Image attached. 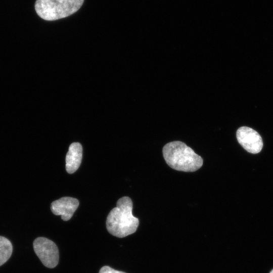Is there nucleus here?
Listing matches in <instances>:
<instances>
[{
    "label": "nucleus",
    "instance_id": "obj_10",
    "mask_svg": "<svg viewBox=\"0 0 273 273\" xmlns=\"http://www.w3.org/2000/svg\"><path fill=\"white\" fill-rule=\"evenodd\" d=\"M269 273H273V269L271 270V271Z\"/></svg>",
    "mask_w": 273,
    "mask_h": 273
},
{
    "label": "nucleus",
    "instance_id": "obj_9",
    "mask_svg": "<svg viewBox=\"0 0 273 273\" xmlns=\"http://www.w3.org/2000/svg\"><path fill=\"white\" fill-rule=\"evenodd\" d=\"M99 273H126L123 271H118L110 267L109 266H103L100 270Z\"/></svg>",
    "mask_w": 273,
    "mask_h": 273
},
{
    "label": "nucleus",
    "instance_id": "obj_7",
    "mask_svg": "<svg viewBox=\"0 0 273 273\" xmlns=\"http://www.w3.org/2000/svg\"><path fill=\"white\" fill-rule=\"evenodd\" d=\"M82 157L81 145L74 142L70 145L66 156V170L69 174L74 173L79 167Z\"/></svg>",
    "mask_w": 273,
    "mask_h": 273
},
{
    "label": "nucleus",
    "instance_id": "obj_6",
    "mask_svg": "<svg viewBox=\"0 0 273 273\" xmlns=\"http://www.w3.org/2000/svg\"><path fill=\"white\" fill-rule=\"evenodd\" d=\"M79 204V201L76 198L64 197L53 201L51 209L53 214L61 215L63 220L67 221L71 218Z\"/></svg>",
    "mask_w": 273,
    "mask_h": 273
},
{
    "label": "nucleus",
    "instance_id": "obj_4",
    "mask_svg": "<svg viewBox=\"0 0 273 273\" xmlns=\"http://www.w3.org/2000/svg\"><path fill=\"white\" fill-rule=\"evenodd\" d=\"M34 251L46 267L53 268L59 262V250L56 244L44 237H38L33 243Z\"/></svg>",
    "mask_w": 273,
    "mask_h": 273
},
{
    "label": "nucleus",
    "instance_id": "obj_3",
    "mask_svg": "<svg viewBox=\"0 0 273 273\" xmlns=\"http://www.w3.org/2000/svg\"><path fill=\"white\" fill-rule=\"evenodd\" d=\"M84 0H36L37 14L47 21H54L70 16L81 7Z\"/></svg>",
    "mask_w": 273,
    "mask_h": 273
},
{
    "label": "nucleus",
    "instance_id": "obj_5",
    "mask_svg": "<svg viewBox=\"0 0 273 273\" xmlns=\"http://www.w3.org/2000/svg\"><path fill=\"white\" fill-rule=\"evenodd\" d=\"M236 137L239 143L249 153H258L262 148L263 142L261 136L250 127H240L236 132Z\"/></svg>",
    "mask_w": 273,
    "mask_h": 273
},
{
    "label": "nucleus",
    "instance_id": "obj_1",
    "mask_svg": "<svg viewBox=\"0 0 273 273\" xmlns=\"http://www.w3.org/2000/svg\"><path fill=\"white\" fill-rule=\"evenodd\" d=\"M133 204L128 197H123L117 202L106 219V228L110 234L123 238L134 233L139 224V220L132 214Z\"/></svg>",
    "mask_w": 273,
    "mask_h": 273
},
{
    "label": "nucleus",
    "instance_id": "obj_2",
    "mask_svg": "<svg viewBox=\"0 0 273 273\" xmlns=\"http://www.w3.org/2000/svg\"><path fill=\"white\" fill-rule=\"evenodd\" d=\"M162 153L166 163L172 169L178 171L193 172L203 165L202 157L180 141L166 144L163 148Z\"/></svg>",
    "mask_w": 273,
    "mask_h": 273
},
{
    "label": "nucleus",
    "instance_id": "obj_8",
    "mask_svg": "<svg viewBox=\"0 0 273 273\" xmlns=\"http://www.w3.org/2000/svg\"><path fill=\"white\" fill-rule=\"evenodd\" d=\"M13 246L11 241L5 237L0 236V266L11 257Z\"/></svg>",
    "mask_w": 273,
    "mask_h": 273
}]
</instances>
